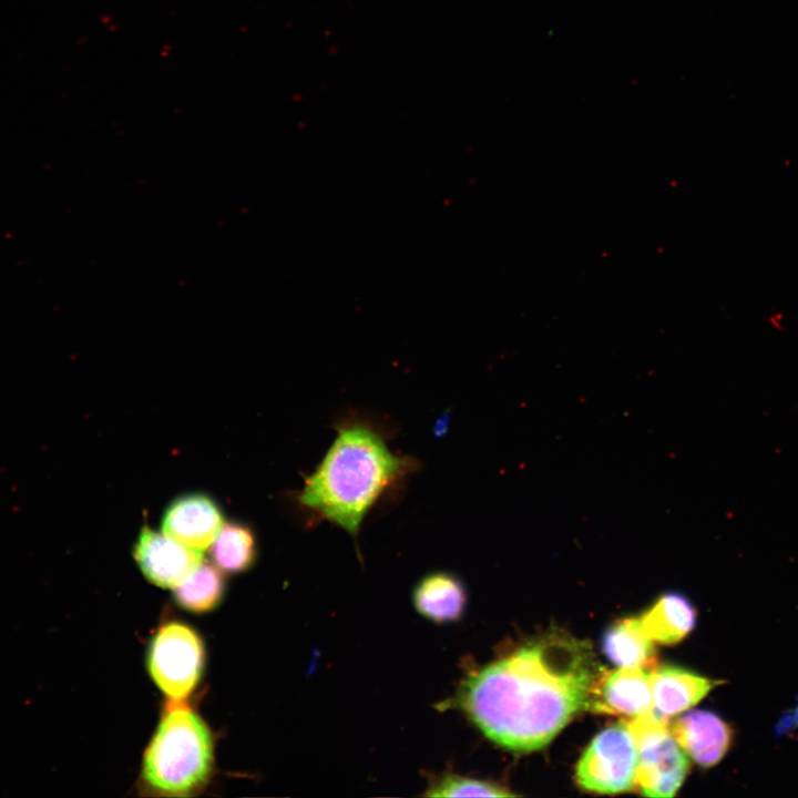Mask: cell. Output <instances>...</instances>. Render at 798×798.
I'll list each match as a JSON object with an SVG mask.
<instances>
[{"label": "cell", "instance_id": "obj_4", "mask_svg": "<svg viewBox=\"0 0 798 798\" xmlns=\"http://www.w3.org/2000/svg\"><path fill=\"white\" fill-rule=\"evenodd\" d=\"M637 747L636 784L647 797H672L689 769L688 758L675 740L667 719L653 709L625 722Z\"/></svg>", "mask_w": 798, "mask_h": 798}, {"label": "cell", "instance_id": "obj_11", "mask_svg": "<svg viewBox=\"0 0 798 798\" xmlns=\"http://www.w3.org/2000/svg\"><path fill=\"white\" fill-rule=\"evenodd\" d=\"M722 684L677 666H661L651 672L653 710L661 717L684 712L699 703Z\"/></svg>", "mask_w": 798, "mask_h": 798}, {"label": "cell", "instance_id": "obj_10", "mask_svg": "<svg viewBox=\"0 0 798 798\" xmlns=\"http://www.w3.org/2000/svg\"><path fill=\"white\" fill-rule=\"evenodd\" d=\"M669 730L683 750L703 767L718 764L734 738L733 728L707 710L685 713L674 720Z\"/></svg>", "mask_w": 798, "mask_h": 798}, {"label": "cell", "instance_id": "obj_12", "mask_svg": "<svg viewBox=\"0 0 798 798\" xmlns=\"http://www.w3.org/2000/svg\"><path fill=\"white\" fill-rule=\"evenodd\" d=\"M466 602L462 583L446 572L427 575L413 591L417 611L436 623L458 621L464 611Z\"/></svg>", "mask_w": 798, "mask_h": 798}, {"label": "cell", "instance_id": "obj_3", "mask_svg": "<svg viewBox=\"0 0 798 798\" xmlns=\"http://www.w3.org/2000/svg\"><path fill=\"white\" fill-rule=\"evenodd\" d=\"M213 765L207 725L182 699L167 702L143 757L144 787L160 796H190L204 788Z\"/></svg>", "mask_w": 798, "mask_h": 798}, {"label": "cell", "instance_id": "obj_17", "mask_svg": "<svg viewBox=\"0 0 798 798\" xmlns=\"http://www.w3.org/2000/svg\"><path fill=\"white\" fill-rule=\"evenodd\" d=\"M428 797H511L515 794L507 788L478 778L460 775H444L429 787Z\"/></svg>", "mask_w": 798, "mask_h": 798}, {"label": "cell", "instance_id": "obj_15", "mask_svg": "<svg viewBox=\"0 0 798 798\" xmlns=\"http://www.w3.org/2000/svg\"><path fill=\"white\" fill-rule=\"evenodd\" d=\"M224 593V577L217 565L202 561L198 566L175 587L177 603L196 613L213 610Z\"/></svg>", "mask_w": 798, "mask_h": 798}, {"label": "cell", "instance_id": "obj_16", "mask_svg": "<svg viewBox=\"0 0 798 798\" xmlns=\"http://www.w3.org/2000/svg\"><path fill=\"white\" fill-rule=\"evenodd\" d=\"M211 553L217 567L232 573L245 571L256 556L254 535L246 525L227 522L213 541Z\"/></svg>", "mask_w": 798, "mask_h": 798}, {"label": "cell", "instance_id": "obj_5", "mask_svg": "<svg viewBox=\"0 0 798 798\" xmlns=\"http://www.w3.org/2000/svg\"><path fill=\"white\" fill-rule=\"evenodd\" d=\"M638 753L625 722L610 726L590 743L576 765L580 787L597 794H617L636 784Z\"/></svg>", "mask_w": 798, "mask_h": 798}, {"label": "cell", "instance_id": "obj_2", "mask_svg": "<svg viewBox=\"0 0 798 798\" xmlns=\"http://www.w3.org/2000/svg\"><path fill=\"white\" fill-rule=\"evenodd\" d=\"M315 471L305 480L299 502L352 538L381 497L416 470L417 462L393 452L371 421L349 417Z\"/></svg>", "mask_w": 798, "mask_h": 798}, {"label": "cell", "instance_id": "obj_7", "mask_svg": "<svg viewBox=\"0 0 798 798\" xmlns=\"http://www.w3.org/2000/svg\"><path fill=\"white\" fill-rule=\"evenodd\" d=\"M133 554L144 576L161 587L175 589L203 561L202 551L147 526L141 530Z\"/></svg>", "mask_w": 798, "mask_h": 798}, {"label": "cell", "instance_id": "obj_8", "mask_svg": "<svg viewBox=\"0 0 798 798\" xmlns=\"http://www.w3.org/2000/svg\"><path fill=\"white\" fill-rule=\"evenodd\" d=\"M652 669L646 667L602 669L591 687L587 709L632 717L652 710Z\"/></svg>", "mask_w": 798, "mask_h": 798}, {"label": "cell", "instance_id": "obj_9", "mask_svg": "<svg viewBox=\"0 0 798 798\" xmlns=\"http://www.w3.org/2000/svg\"><path fill=\"white\" fill-rule=\"evenodd\" d=\"M223 525L217 504L204 494H186L174 500L162 519L163 532L196 550L207 549Z\"/></svg>", "mask_w": 798, "mask_h": 798}, {"label": "cell", "instance_id": "obj_6", "mask_svg": "<svg viewBox=\"0 0 798 798\" xmlns=\"http://www.w3.org/2000/svg\"><path fill=\"white\" fill-rule=\"evenodd\" d=\"M150 674L171 699L187 697L197 685L204 665V646L190 626L170 622L154 636L147 656Z\"/></svg>", "mask_w": 798, "mask_h": 798}, {"label": "cell", "instance_id": "obj_1", "mask_svg": "<svg viewBox=\"0 0 798 798\" xmlns=\"http://www.w3.org/2000/svg\"><path fill=\"white\" fill-rule=\"evenodd\" d=\"M601 671L587 641L549 631L471 673L461 684L457 702L495 744L533 751L587 709L591 687Z\"/></svg>", "mask_w": 798, "mask_h": 798}, {"label": "cell", "instance_id": "obj_14", "mask_svg": "<svg viewBox=\"0 0 798 798\" xmlns=\"http://www.w3.org/2000/svg\"><path fill=\"white\" fill-rule=\"evenodd\" d=\"M605 656L618 667L654 668L653 641L643 630L640 617L614 623L603 636Z\"/></svg>", "mask_w": 798, "mask_h": 798}, {"label": "cell", "instance_id": "obj_18", "mask_svg": "<svg viewBox=\"0 0 798 798\" xmlns=\"http://www.w3.org/2000/svg\"><path fill=\"white\" fill-rule=\"evenodd\" d=\"M794 728H798V703L792 710L785 713L780 717L778 724L776 725V732L777 735H782Z\"/></svg>", "mask_w": 798, "mask_h": 798}, {"label": "cell", "instance_id": "obj_13", "mask_svg": "<svg viewBox=\"0 0 798 798\" xmlns=\"http://www.w3.org/2000/svg\"><path fill=\"white\" fill-rule=\"evenodd\" d=\"M647 636L661 644L682 641L695 626L696 611L681 594L667 593L640 616Z\"/></svg>", "mask_w": 798, "mask_h": 798}]
</instances>
